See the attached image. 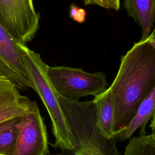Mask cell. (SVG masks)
Returning <instances> with one entry per match:
<instances>
[{
  "label": "cell",
  "mask_w": 155,
  "mask_h": 155,
  "mask_svg": "<svg viewBox=\"0 0 155 155\" xmlns=\"http://www.w3.org/2000/svg\"><path fill=\"white\" fill-rule=\"evenodd\" d=\"M110 88L117 137L130 125L141 103L155 88V47L150 37L136 42L121 57L117 73Z\"/></svg>",
  "instance_id": "6da1fadb"
},
{
  "label": "cell",
  "mask_w": 155,
  "mask_h": 155,
  "mask_svg": "<svg viewBox=\"0 0 155 155\" xmlns=\"http://www.w3.org/2000/svg\"><path fill=\"white\" fill-rule=\"evenodd\" d=\"M59 98L74 146L65 150L71 155H121L116 147L117 139H108L97 124L93 101H79Z\"/></svg>",
  "instance_id": "7a4b0ae2"
},
{
  "label": "cell",
  "mask_w": 155,
  "mask_h": 155,
  "mask_svg": "<svg viewBox=\"0 0 155 155\" xmlns=\"http://www.w3.org/2000/svg\"><path fill=\"white\" fill-rule=\"evenodd\" d=\"M18 45L30 76L31 88L38 94L50 116L55 138L52 146L61 150H72L74 146L73 138L61 105L58 93L48 77V65L38 53L29 49L26 45L19 43Z\"/></svg>",
  "instance_id": "3957f363"
},
{
  "label": "cell",
  "mask_w": 155,
  "mask_h": 155,
  "mask_svg": "<svg viewBox=\"0 0 155 155\" xmlns=\"http://www.w3.org/2000/svg\"><path fill=\"white\" fill-rule=\"evenodd\" d=\"M47 73L57 93L72 101L90 95L95 96L105 90L108 85L104 73H91L81 68L48 65Z\"/></svg>",
  "instance_id": "277c9868"
},
{
  "label": "cell",
  "mask_w": 155,
  "mask_h": 155,
  "mask_svg": "<svg viewBox=\"0 0 155 155\" xmlns=\"http://www.w3.org/2000/svg\"><path fill=\"white\" fill-rule=\"evenodd\" d=\"M33 0H0V23L14 40L26 45L39 28Z\"/></svg>",
  "instance_id": "5b68a950"
},
{
  "label": "cell",
  "mask_w": 155,
  "mask_h": 155,
  "mask_svg": "<svg viewBox=\"0 0 155 155\" xmlns=\"http://www.w3.org/2000/svg\"><path fill=\"white\" fill-rule=\"evenodd\" d=\"M47 128L36 102L22 116L13 155H48Z\"/></svg>",
  "instance_id": "8992f818"
},
{
  "label": "cell",
  "mask_w": 155,
  "mask_h": 155,
  "mask_svg": "<svg viewBox=\"0 0 155 155\" xmlns=\"http://www.w3.org/2000/svg\"><path fill=\"white\" fill-rule=\"evenodd\" d=\"M0 75L19 90L31 88L30 76L19 50L18 42L0 23Z\"/></svg>",
  "instance_id": "52a82bcc"
},
{
  "label": "cell",
  "mask_w": 155,
  "mask_h": 155,
  "mask_svg": "<svg viewBox=\"0 0 155 155\" xmlns=\"http://www.w3.org/2000/svg\"><path fill=\"white\" fill-rule=\"evenodd\" d=\"M31 102L21 95L9 80L0 75V122L22 116L30 110Z\"/></svg>",
  "instance_id": "ba28073f"
},
{
  "label": "cell",
  "mask_w": 155,
  "mask_h": 155,
  "mask_svg": "<svg viewBox=\"0 0 155 155\" xmlns=\"http://www.w3.org/2000/svg\"><path fill=\"white\" fill-rule=\"evenodd\" d=\"M124 7L142 29L140 41L148 39L155 24V0H124Z\"/></svg>",
  "instance_id": "9c48e42d"
},
{
  "label": "cell",
  "mask_w": 155,
  "mask_h": 155,
  "mask_svg": "<svg viewBox=\"0 0 155 155\" xmlns=\"http://www.w3.org/2000/svg\"><path fill=\"white\" fill-rule=\"evenodd\" d=\"M93 101L97 124L101 134L108 139L116 138L114 132V105L110 88L95 96Z\"/></svg>",
  "instance_id": "30bf717a"
},
{
  "label": "cell",
  "mask_w": 155,
  "mask_h": 155,
  "mask_svg": "<svg viewBox=\"0 0 155 155\" xmlns=\"http://www.w3.org/2000/svg\"><path fill=\"white\" fill-rule=\"evenodd\" d=\"M155 113V88L140 105L136 116L127 128L117 136V140L125 141L130 139L135 131L140 128V134H145L148 122Z\"/></svg>",
  "instance_id": "8fae6325"
},
{
  "label": "cell",
  "mask_w": 155,
  "mask_h": 155,
  "mask_svg": "<svg viewBox=\"0 0 155 155\" xmlns=\"http://www.w3.org/2000/svg\"><path fill=\"white\" fill-rule=\"evenodd\" d=\"M22 116L0 122V155H13Z\"/></svg>",
  "instance_id": "7c38bea8"
},
{
  "label": "cell",
  "mask_w": 155,
  "mask_h": 155,
  "mask_svg": "<svg viewBox=\"0 0 155 155\" xmlns=\"http://www.w3.org/2000/svg\"><path fill=\"white\" fill-rule=\"evenodd\" d=\"M123 155H155V142L151 135H139L130 139Z\"/></svg>",
  "instance_id": "4fadbf2b"
},
{
  "label": "cell",
  "mask_w": 155,
  "mask_h": 155,
  "mask_svg": "<svg viewBox=\"0 0 155 155\" xmlns=\"http://www.w3.org/2000/svg\"><path fill=\"white\" fill-rule=\"evenodd\" d=\"M120 0H84L85 5H97L107 9L118 10Z\"/></svg>",
  "instance_id": "5bb4252c"
},
{
  "label": "cell",
  "mask_w": 155,
  "mask_h": 155,
  "mask_svg": "<svg viewBox=\"0 0 155 155\" xmlns=\"http://www.w3.org/2000/svg\"><path fill=\"white\" fill-rule=\"evenodd\" d=\"M70 16L74 20L79 22H83L85 17V12L81 8H78L72 5L70 8Z\"/></svg>",
  "instance_id": "9a60e30c"
},
{
  "label": "cell",
  "mask_w": 155,
  "mask_h": 155,
  "mask_svg": "<svg viewBox=\"0 0 155 155\" xmlns=\"http://www.w3.org/2000/svg\"><path fill=\"white\" fill-rule=\"evenodd\" d=\"M150 128L151 130V134H150L153 140L155 142V113L151 118V124L150 125Z\"/></svg>",
  "instance_id": "2e32d148"
},
{
  "label": "cell",
  "mask_w": 155,
  "mask_h": 155,
  "mask_svg": "<svg viewBox=\"0 0 155 155\" xmlns=\"http://www.w3.org/2000/svg\"><path fill=\"white\" fill-rule=\"evenodd\" d=\"M48 155H71V154L68 153L65 150H61V151L60 153H56V154H48Z\"/></svg>",
  "instance_id": "e0dca14e"
},
{
  "label": "cell",
  "mask_w": 155,
  "mask_h": 155,
  "mask_svg": "<svg viewBox=\"0 0 155 155\" xmlns=\"http://www.w3.org/2000/svg\"><path fill=\"white\" fill-rule=\"evenodd\" d=\"M150 38V41L151 44L155 47V37H152L151 36H149Z\"/></svg>",
  "instance_id": "ac0fdd59"
},
{
  "label": "cell",
  "mask_w": 155,
  "mask_h": 155,
  "mask_svg": "<svg viewBox=\"0 0 155 155\" xmlns=\"http://www.w3.org/2000/svg\"><path fill=\"white\" fill-rule=\"evenodd\" d=\"M150 36H152V37H155V27H154V28L153 32L150 34Z\"/></svg>",
  "instance_id": "d6986e66"
}]
</instances>
